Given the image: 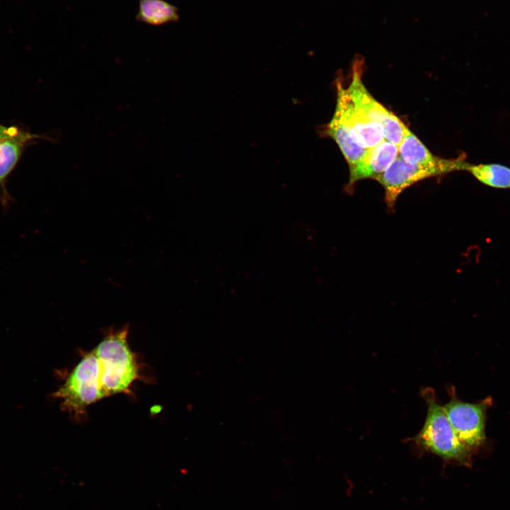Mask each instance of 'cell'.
<instances>
[{"instance_id":"cell-1","label":"cell","mask_w":510,"mask_h":510,"mask_svg":"<svg viewBox=\"0 0 510 510\" xmlns=\"http://www.w3.org/2000/svg\"><path fill=\"white\" fill-rule=\"evenodd\" d=\"M129 327L110 330L94 349L99 364L101 397H109L130 391L139 378V368L134 353L128 343Z\"/></svg>"},{"instance_id":"cell-2","label":"cell","mask_w":510,"mask_h":510,"mask_svg":"<svg viewBox=\"0 0 510 510\" xmlns=\"http://www.w3.org/2000/svg\"><path fill=\"white\" fill-rule=\"evenodd\" d=\"M422 397L427 404V412L424 426L414 438L415 441L445 460L470 465L472 449L457 437L443 407L436 401L434 390L429 387L424 389Z\"/></svg>"},{"instance_id":"cell-3","label":"cell","mask_w":510,"mask_h":510,"mask_svg":"<svg viewBox=\"0 0 510 510\" xmlns=\"http://www.w3.org/2000/svg\"><path fill=\"white\" fill-rule=\"evenodd\" d=\"M99 374L98 361L93 350L81 359L53 395L62 400L64 409L74 415L83 414L89 405L102 399Z\"/></svg>"},{"instance_id":"cell-4","label":"cell","mask_w":510,"mask_h":510,"mask_svg":"<svg viewBox=\"0 0 510 510\" xmlns=\"http://www.w3.org/2000/svg\"><path fill=\"white\" fill-rule=\"evenodd\" d=\"M351 74V80L346 89L353 106L382 129L386 140L398 146L408 128L394 113L376 101L366 88L362 81V60H357L353 62Z\"/></svg>"},{"instance_id":"cell-5","label":"cell","mask_w":510,"mask_h":510,"mask_svg":"<svg viewBox=\"0 0 510 510\" xmlns=\"http://www.w3.org/2000/svg\"><path fill=\"white\" fill-rule=\"evenodd\" d=\"M488 400L469 403L451 396L443 406L458 439L470 448L482 445L486 441L485 420Z\"/></svg>"},{"instance_id":"cell-6","label":"cell","mask_w":510,"mask_h":510,"mask_svg":"<svg viewBox=\"0 0 510 510\" xmlns=\"http://www.w3.org/2000/svg\"><path fill=\"white\" fill-rule=\"evenodd\" d=\"M447 174L440 168L411 164L399 155L390 167L375 181L382 187L387 208L395 210L400 195L412 185L424 179Z\"/></svg>"},{"instance_id":"cell-7","label":"cell","mask_w":510,"mask_h":510,"mask_svg":"<svg viewBox=\"0 0 510 510\" xmlns=\"http://www.w3.org/2000/svg\"><path fill=\"white\" fill-rule=\"evenodd\" d=\"M336 105L334 112L344 121L355 141L366 149L382 142L385 139L382 129L355 108L341 78L336 79Z\"/></svg>"},{"instance_id":"cell-8","label":"cell","mask_w":510,"mask_h":510,"mask_svg":"<svg viewBox=\"0 0 510 510\" xmlns=\"http://www.w3.org/2000/svg\"><path fill=\"white\" fill-rule=\"evenodd\" d=\"M399 156L411 164L438 167L446 174L466 171L469 163L464 155L455 159H443L434 155L409 128L398 145Z\"/></svg>"},{"instance_id":"cell-9","label":"cell","mask_w":510,"mask_h":510,"mask_svg":"<svg viewBox=\"0 0 510 510\" xmlns=\"http://www.w3.org/2000/svg\"><path fill=\"white\" fill-rule=\"evenodd\" d=\"M398 155V146L385 139L368 149L362 161L349 171L346 190L351 192L354 185L362 179L375 180L390 167Z\"/></svg>"},{"instance_id":"cell-10","label":"cell","mask_w":510,"mask_h":510,"mask_svg":"<svg viewBox=\"0 0 510 510\" xmlns=\"http://www.w3.org/2000/svg\"><path fill=\"white\" fill-rule=\"evenodd\" d=\"M40 138L44 137L20 130L0 144V207L3 209L8 208L12 202L6 185L8 176L15 168L25 147Z\"/></svg>"},{"instance_id":"cell-11","label":"cell","mask_w":510,"mask_h":510,"mask_svg":"<svg viewBox=\"0 0 510 510\" xmlns=\"http://www.w3.org/2000/svg\"><path fill=\"white\" fill-rule=\"evenodd\" d=\"M324 136L333 139L346 160L349 171L355 168L366 154V148L358 144L351 132L336 113L322 130Z\"/></svg>"},{"instance_id":"cell-12","label":"cell","mask_w":510,"mask_h":510,"mask_svg":"<svg viewBox=\"0 0 510 510\" xmlns=\"http://www.w3.org/2000/svg\"><path fill=\"white\" fill-rule=\"evenodd\" d=\"M179 18L178 8L165 0H139L137 22L159 26L178 21Z\"/></svg>"},{"instance_id":"cell-13","label":"cell","mask_w":510,"mask_h":510,"mask_svg":"<svg viewBox=\"0 0 510 510\" xmlns=\"http://www.w3.org/2000/svg\"><path fill=\"white\" fill-rule=\"evenodd\" d=\"M467 171L482 184L510 190V168L499 164H469Z\"/></svg>"},{"instance_id":"cell-14","label":"cell","mask_w":510,"mask_h":510,"mask_svg":"<svg viewBox=\"0 0 510 510\" xmlns=\"http://www.w3.org/2000/svg\"><path fill=\"white\" fill-rule=\"evenodd\" d=\"M17 127H6L0 125V144L6 138L11 137L19 132Z\"/></svg>"}]
</instances>
